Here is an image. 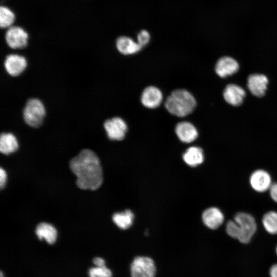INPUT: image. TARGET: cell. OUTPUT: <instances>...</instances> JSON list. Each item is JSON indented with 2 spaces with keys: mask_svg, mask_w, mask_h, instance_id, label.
I'll use <instances>...</instances> for the list:
<instances>
[{
  "mask_svg": "<svg viewBox=\"0 0 277 277\" xmlns=\"http://www.w3.org/2000/svg\"><path fill=\"white\" fill-rule=\"evenodd\" d=\"M262 223L265 230L270 234H277V212L270 211L263 217Z\"/></svg>",
  "mask_w": 277,
  "mask_h": 277,
  "instance_id": "cell-21",
  "label": "cell"
},
{
  "mask_svg": "<svg viewBox=\"0 0 277 277\" xmlns=\"http://www.w3.org/2000/svg\"><path fill=\"white\" fill-rule=\"evenodd\" d=\"M276 254H277V247L276 248Z\"/></svg>",
  "mask_w": 277,
  "mask_h": 277,
  "instance_id": "cell-31",
  "label": "cell"
},
{
  "mask_svg": "<svg viewBox=\"0 0 277 277\" xmlns=\"http://www.w3.org/2000/svg\"><path fill=\"white\" fill-rule=\"evenodd\" d=\"M90 277H112L111 271L105 267L91 268L89 271Z\"/></svg>",
  "mask_w": 277,
  "mask_h": 277,
  "instance_id": "cell-23",
  "label": "cell"
},
{
  "mask_svg": "<svg viewBox=\"0 0 277 277\" xmlns=\"http://www.w3.org/2000/svg\"><path fill=\"white\" fill-rule=\"evenodd\" d=\"M226 231L229 236L238 240L239 235V227L234 220L228 221L226 226Z\"/></svg>",
  "mask_w": 277,
  "mask_h": 277,
  "instance_id": "cell-24",
  "label": "cell"
},
{
  "mask_svg": "<svg viewBox=\"0 0 277 277\" xmlns=\"http://www.w3.org/2000/svg\"><path fill=\"white\" fill-rule=\"evenodd\" d=\"M204 224L211 229L218 228L224 221L223 212L217 208L212 207L206 209L202 214Z\"/></svg>",
  "mask_w": 277,
  "mask_h": 277,
  "instance_id": "cell-14",
  "label": "cell"
},
{
  "mask_svg": "<svg viewBox=\"0 0 277 277\" xmlns=\"http://www.w3.org/2000/svg\"><path fill=\"white\" fill-rule=\"evenodd\" d=\"M269 193L272 199L277 203V183L272 184L269 189Z\"/></svg>",
  "mask_w": 277,
  "mask_h": 277,
  "instance_id": "cell-26",
  "label": "cell"
},
{
  "mask_svg": "<svg viewBox=\"0 0 277 277\" xmlns=\"http://www.w3.org/2000/svg\"><path fill=\"white\" fill-rule=\"evenodd\" d=\"M137 43L143 47L146 45L150 40V35L146 30H142L137 35Z\"/></svg>",
  "mask_w": 277,
  "mask_h": 277,
  "instance_id": "cell-25",
  "label": "cell"
},
{
  "mask_svg": "<svg viewBox=\"0 0 277 277\" xmlns=\"http://www.w3.org/2000/svg\"><path fill=\"white\" fill-rule=\"evenodd\" d=\"M196 105V102L193 95L183 89L173 91L165 101L167 110L172 115L180 117L191 113Z\"/></svg>",
  "mask_w": 277,
  "mask_h": 277,
  "instance_id": "cell-2",
  "label": "cell"
},
{
  "mask_svg": "<svg viewBox=\"0 0 277 277\" xmlns=\"http://www.w3.org/2000/svg\"><path fill=\"white\" fill-rule=\"evenodd\" d=\"M184 162L191 167H196L204 160V152L202 148L197 146L188 148L183 155Z\"/></svg>",
  "mask_w": 277,
  "mask_h": 277,
  "instance_id": "cell-17",
  "label": "cell"
},
{
  "mask_svg": "<svg viewBox=\"0 0 277 277\" xmlns=\"http://www.w3.org/2000/svg\"><path fill=\"white\" fill-rule=\"evenodd\" d=\"M18 147L17 140L11 133H2L0 136V151L4 154H9L16 151Z\"/></svg>",
  "mask_w": 277,
  "mask_h": 277,
  "instance_id": "cell-19",
  "label": "cell"
},
{
  "mask_svg": "<svg viewBox=\"0 0 277 277\" xmlns=\"http://www.w3.org/2000/svg\"><path fill=\"white\" fill-rule=\"evenodd\" d=\"M116 46L118 51L124 55L135 54L142 48L137 42L126 36L119 37L116 41Z\"/></svg>",
  "mask_w": 277,
  "mask_h": 277,
  "instance_id": "cell-16",
  "label": "cell"
},
{
  "mask_svg": "<svg viewBox=\"0 0 277 277\" xmlns=\"http://www.w3.org/2000/svg\"><path fill=\"white\" fill-rule=\"evenodd\" d=\"M163 99V93L161 90L153 86L145 88L141 96L142 105L149 109L158 107L162 103Z\"/></svg>",
  "mask_w": 277,
  "mask_h": 277,
  "instance_id": "cell-7",
  "label": "cell"
},
{
  "mask_svg": "<svg viewBox=\"0 0 277 277\" xmlns=\"http://www.w3.org/2000/svg\"><path fill=\"white\" fill-rule=\"evenodd\" d=\"M269 274L270 277H277V264H274L270 267Z\"/></svg>",
  "mask_w": 277,
  "mask_h": 277,
  "instance_id": "cell-29",
  "label": "cell"
},
{
  "mask_svg": "<svg viewBox=\"0 0 277 277\" xmlns=\"http://www.w3.org/2000/svg\"><path fill=\"white\" fill-rule=\"evenodd\" d=\"M175 132L179 139L185 143L193 142L198 136V131L196 127L187 121L178 123L175 126Z\"/></svg>",
  "mask_w": 277,
  "mask_h": 277,
  "instance_id": "cell-11",
  "label": "cell"
},
{
  "mask_svg": "<svg viewBox=\"0 0 277 277\" xmlns=\"http://www.w3.org/2000/svg\"><path fill=\"white\" fill-rule=\"evenodd\" d=\"M130 272L132 277H154L156 272L154 262L149 257H136L131 263Z\"/></svg>",
  "mask_w": 277,
  "mask_h": 277,
  "instance_id": "cell-5",
  "label": "cell"
},
{
  "mask_svg": "<svg viewBox=\"0 0 277 277\" xmlns=\"http://www.w3.org/2000/svg\"><path fill=\"white\" fill-rule=\"evenodd\" d=\"M134 214L130 210L117 212L113 214L112 220L114 223L121 229H127L132 224Z\"/></svg>",
  "mask_w": 277,
  "mask_h": 277,
  "instance_id": "cell-20",
  "label": "cell"
},
{
  "mask_svg": "<svg viewBox=\"0 0 277 277\" xmlns=\"http://www.w3.org/2000/svg\"><path fill=\"white\" fill-rule=\"evenodd\" d=\"M6 173L5 171L2 168H0V187L3 188L6 183Z\"/></svg>",
  "mask_w": 277,
  "mask_h": 277,
  "instance_id": "cell-27",
  "label": "cell"
},
{
  "mask_svg": "<svg viewBox=\"0 0 277 277\" xmlns=\"http://www.w3.org/2000/svg\"><path fill=\"white\" fill-rule=\"evenodd\" d=\"M245 96V90L240 86L235 84L228 85L223 92V96L226 102L234 106L240 105Z\"/></svg>",
  "mask_w": 277,
  "mask_h": 277,
  "instance_id": "cell-15",
  "label": "cell"
},
{
  "mask_svg": "<svg viewBox=\"0 0 277 277\" xmlns=\"http://www.w3.org/2000/svg\"><path fill=\"white\" fill-rule=\"evenodd\" d=\"M268 83V78L261 74H251L247 80L248 89L253 95L258 97L262 96L265 94Z\"/></svg>",
  "mask_w": 277,
  "mask_h": 277,
  "instance_id": "cell-12",
  "label": "cell"
},
{
  "mask_svg": "<svg viewBox=\"0 0 277 277\" xmlns=\"http://www.w3.org/2000/svg\"><path fill=\"white\" fill-rule=\"evenodd\" d=\"M104 127L108 137L113 141L123 140L128 130L126 123L120 117L107 120L104 123Z\"/></svg>",
  "mask_w": 277,
  "mask_h": 277,
  "instance_id": "cell-6",
  "label": "cell"
},
{
  "mask_svg": "<svg viewBox=\"0 0 277 277\" xmlns=\"http://www.w3.org/2000/svg\"><path fill=\"white\" fill-rule=\"evenodd\" d=\"M36 234L39 240L45 239L50 244H53L56 239L57 231L51 224L47 223H41L37 225Z\"/></svg>",
  "mask_w": 277,
  "mask_h": 277,
  "instance_id": "cell-18",
  "label": "cell"
},
{
  "mask_svg": "<svg viewBox=\"0 0 277 277\" xmlns=\"http://www.w3.org/2000/svg\"><path fill=\"white\" fill-rule=\"evenodd\" d=\"M4 67L9 75L17 76L25 70L27 61L24 56L17 54H10L5 60Z\"/></svg>",
  "mask_w": 277,
  "mask_h": 277,
  "instance_id": "cell-10",
  "label": "cell"
},
{
  "mask_svg": "<svg viewBox=\"0 0 277 277\" xmlns=\"http://www.w3.org/2000/svg\"><path fill=\"white\" fill-rule=\"evenodd\" d=\"M93 263L97 267H105V262L104 259L101 258H95L93 259Z\"/></svg>",
  "mask_w": 277,
  "mask_h": 277,
  "instance_id": "cell-28",
  "label": "cell"
},
{
  "mask_svg": "<svg viewBox=\"0 0 277 277\" xmlns=\"http://www.w3.org/2000/svg\"><path fill=\"white\" fill-rule=\"evenodd\" d=\"M14 19L13 12L8 8L1 6L0 8V26L1 28H7L11 26Z\"/></svg>",
  "mask_w": 277,
  "mask_h": 277,
  "instance_id": "cell-22",
  "label": "cell"
},
{
  "mask_svg": "<svg viewBox=\"0 0 277 277\" xmlns=\"http://www.w3.org/2000/svg\"><path fill=\"white\" fill-rule=\"evenodd\" d=\"M238 62L233 58L224 56L220 58L215 67L216 74L221 77H225L236 73L239 70Z\"/></svg>",
  "mask_w": 277,
  "mask_h": 277,
  "instance_id": "cell-13",
  "label": "cell"
},
{
  "mask_svg": "<svg viewBox=\"0 0 277 277\" xmlns=\"http://www.w3.org/2000/svg\"><path fill=\"white\" fill-rule=\"evenodd\" d=\"M234 220L239 227L238 240L241 243H249L256 230V224L254 218L251 214L240 212L234 216Z\"/></svg>",
  "mask_w": 277,
  "mask_h": 277,
  "instance_id": "cell-4",
  "label": "cell"
},
{
  "mask_svg": "<svg viewBox=\"0 0 277 277\" xmlns=\"http://www.w3.org/2000/svg\"><path fill=\"white\" fill-rule=\"evenodd\" d=\"M46 110L43 103L38 98H30L27 102L23 110V118L31 127H39L44 120Z\"/></svg>",
  "mask_w": 277,
  "mask_h": 277,
  "instance_id": "cell-3",
  "label": "cell"
},
{
  "mask_svg": "<svg viewBox=\"0 0 277 277\" xmlns=\"http://www.w3.org/2000/svg\"><path fill=\"white\" fill-rule=\"evenodd\" d=\"M28 34L21 28L13 27L6 34V41L10 47L13 49L24 48L27 44Z\"/></svg>",
  "mask_w": 277,
  "mask_h": 277,
  "instance_id": "cell-8",
  "label": "cell"
},
{
  "mask_svg": "<svg viewBox=\"0 0 277 277\" xmlns=\"http://www.w3.org/2000/svg\"><path fill=\"white\" fill-rule=\"evenodd\" d=\"M1 277H4L2 272H1Z\"/></svg>",
  "mask_w": 277,
  "mask_h": 277,
  "instance_id": "cell-30",
  "label": "cell"
},
{
  "mask_svg": "<svg viewBox=\"0 0 277 277\" xmlns=\"http://www.w3.org/2000/svg\"><path fill=\"white\" fill-rule=\"evenodd\" d=\"M249 181L251 187L259 192H265L270 189L272 185L270 174L262 169L253 172L250 175Z\"/></svg>",
  "mask_w": 277,
  "mask_h": 277,
  "instance_id": "cell-9",
  "label": "cell"
},
{
  "mask_svg": "<svg viewBox=\"0 0 277 277\" xmlns=\"http://www.w3.org/2000/svg\"><path fill=\"white\" fill-rule=\"evenodd\" d=\"M77 177L76 184L82 189L96 190L103 182V172L97 155L88 149L82 150L69 164Z\"/></svg>",
  "mask_w": 277,
  "mask_h": 277,
  "instance_id": "cell-1",
  "label": "cell"
}]
</instances>
